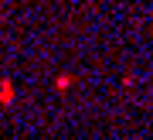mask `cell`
<instances>
[{
	"label": "cell",
	"instance_id": "cell-1",
	"mask_svg": "<svg viewBox=\"0 0 153 140\" xmlns=\"http://www.w3.org/2000/svg\"><path fill=\"white\" fill-rule=\"evenodd\" d=\"M10 102H14V82L0 79V106H10Z\"/></svg>",
	"mask_w": 153,
	"mask_h": 140
}]
</instances>
